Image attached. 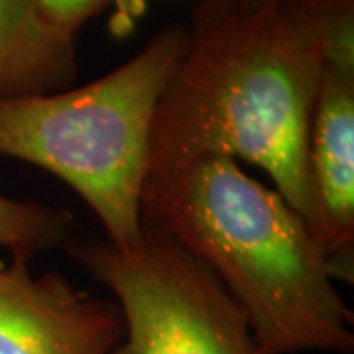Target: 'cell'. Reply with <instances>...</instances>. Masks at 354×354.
Returning <instances> with one entry per match:
<instances>
[{"label":"cell","mask_w":354,"mask_h":354,"mask_svg":"<svg viewBox=\"0 0 354 354\" xmlns=\"http://www.w3.org/2000/svg\"><path fill=\"white\" fill-rule=\"evenodd\" d=\"M153 114L148 176L223 156L264 169L311 227L309 122L325 59L323 0H199Z\"/></svg>","instance_id":"cell-1"},{"label":"cell","mask_w":354,"mask_h":354,"mask_svg":"<svg viewBox=\"0 0 354 354\" xmlns=\"http://www.w3.org/2000/svg\"><path fill=\"white\" fill-rule=\"evenodd\" d=\"M142 221L207 266L239 304L256 354H351V307L311 227L236 160L146 177Z\"/></svg>","instance_id":"cell-2"},{"label":"cell","mask_w":354,"mask_h":354,"mask_svg":"<svg viewBox=\"0 0 354 354\" xmlns=\"http://www.w3.org/2000/svg\"><path fill=\"white\" fill-rule=\"evenodd\" d=\"M185 38V24H169L87 85L0 104V160L38 165L65 181L122 252L142 242L153 114Z\"/></svg>","instance_id":"cell-3"},{"label":"cell","mask_w":354,"mask_h":354,"mask_svg":"<svg viewBox=\"0 0 354 354\" xmlns=\"http://www.w3.org/2000/svg\"><path fill=\"white\" fill-rule=\"evenodd\" d=\"M65 250L113 291L124 333L111 354H256L246 315L215 274L160 230L122 252L106 241Z\"/></svg>","instance_id":"cell-4"},{"label":"cell","mask_w":354,"mask_h":354,"mask_svg":"<svg viewBox=\"0 0 354 354\" xmlns=\"http://www.w3.org/2000/svg\"><path fill=\"white\" fill-rule=\"evenodd\" d=\"M34 256L0 266V354H111L124 333L114 299L75 288L59 272L34 274Z\"/></svg>","instance_id":"cell-5"},{"label":"cell","mask_w":354,"mask_h":354,"mask_svg":"<svg viewBox=\"0 0 354 354\" xmlns=\"http://www.w3.org/2000/svg\"><path fill=\"white\" fill-rule=\"evenodd\" d=\"M311 230L333 278L354 279V44L325 51L309 122Z\"/></svg>","instance_id":"cell-6"},{"label":"cell","mask_w":354,"mask_h":354,"mask_svg":"<svg viewBox=\"0 0 354 354\" xmlns=\"http://www.w3.org/2000/svg\"><path fill=\"white\" fill-rule=\"evenodd\" d=\"M79 73L75 36L36 0H0V104L65 91Z\"/></svg>","instance_id":"cell-7"},{"label":"cell","mask_w":354,"mask_h":354,"mask_svg":"<svg viewBox=\"0 0 354 354\" xmlns=\"http://www.w3.org/2000/svg\"><path fill=\"white\" fill-rule=\"evenodd\" d=\"M73 216L39 201L12 199L0 193V254L32 256L64 246ZM6 260L0 256V266Z\"/></svg>","instance_id":"cell-8"},{"label":"cell","mask_w":354,"mask_h":354,"mask_svg":"<svg viewBox=\"0 0 354 354\" xmlns=\"http://www.w3.org/2000/svg\"><path fill=\"white\" fill-rule=\"evenodd\" d=\"M51 24L75 36L93 16L109 6V0H36Z\"/></svg>","instance_id":"cell-9"},{"label":"cell","mask_w":354,"mask_h":354,"mask_svg":"<svg viewBox=\"0 0 354 354\" xmlns=\"http://www.w3.org/2000/svg\"><path fill=\"white\" fill-rule=\"evenodd\" d=\"M109 4L114 8L111 30L116 36H127L146 10V0H109Z\"/></svg>","instance_id":"cell-10"},{"label":"cell","mask_w":354,"mask_h":354,"mask_svg":"<svg viewBox=\"0 0 354 354\" xmlns=\"http://www.w3.org/2000/svg\"><path fill=\"white\" fill-rule=\"evenodd\" d=\"M262 2H270V0H262Z\"/></svg>","instance_id":"cell-11"}]
</instances>
